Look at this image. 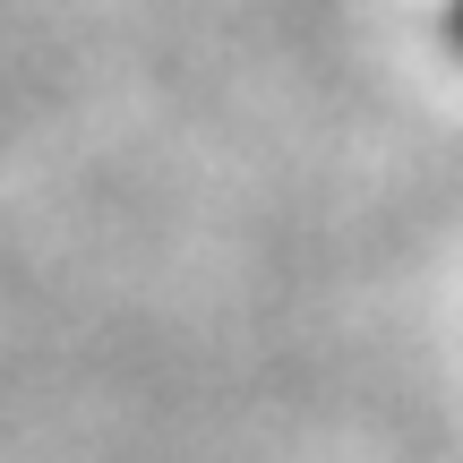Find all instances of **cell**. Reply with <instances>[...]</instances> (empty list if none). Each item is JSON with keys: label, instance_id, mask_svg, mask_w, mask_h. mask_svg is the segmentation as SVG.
I'll return each mask as SVG.
<instances>
[{"label": "cell", "instance_id": "cell-1", "mask_svg": "<svg viewBox=\"0 0 463 463\" xmlns=\"http://www.w3.org/2000/svg\"><path fill=\"white\" fill-rule=\"evenodd\" d=\"M447 26H455V52H463V0H455V17H447Z\"/></svg>", "mask_w": 463, "mask_h": 463}]
</instances>
